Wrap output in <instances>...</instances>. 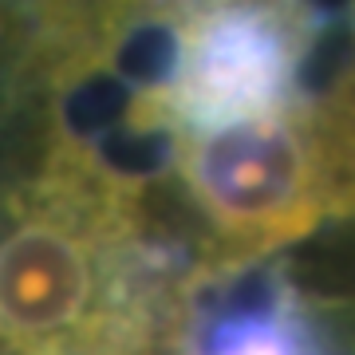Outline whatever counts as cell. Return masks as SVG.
<instances>
[{
	"instance_id": "cell-1",
	"label": "cell",
	"mask_w": 355,
	"mask_h": 355,
	"mask_svg": "<svg viewBox=\"0 0 355 355\" xmlns=\"http://www.w3.org/2000/svg\"><path fill=\"white\" fill-rule=\"evenodd\" d=\"M170 166L221 261L284 249L340 209V178L316 103L296 99L217 127H182Z\"/></svg>"
},
{
	"instance_id": "cell-2",
	"label": "cell",
	"mask_w": 355,
	"mask_h": 355,
	"mask_svg": "<svg viewBox=\"0 0 355 355\" xmlns=\"http://www.w3.org/2000/svg\"><path fill=\"white\" fill-rule=\"evenodd\" d=\"M182 355H296L280 320H221L205 336H186Z\"/></svg>"
},
{
	"instance_id": "cell-3",
	"label": "cell",
	"mask_w": 355,
	"mask_h": 355,
	"mask_svg": "<svg viewBox=\"0 0 355 355\" xmlns=\"http://www.w3.org/2000/svg\"><path fill=\"white\" fill-rule=\"evenodd\" d=\"M170 355H182V352H170Z\"/></svg>"
}]
</instances>
